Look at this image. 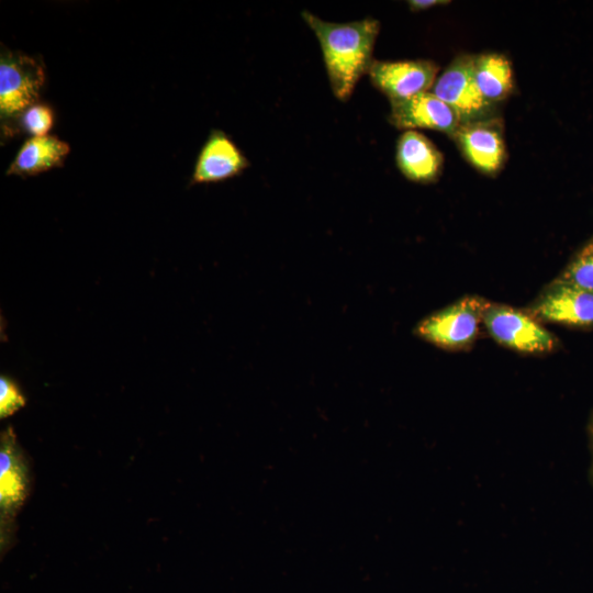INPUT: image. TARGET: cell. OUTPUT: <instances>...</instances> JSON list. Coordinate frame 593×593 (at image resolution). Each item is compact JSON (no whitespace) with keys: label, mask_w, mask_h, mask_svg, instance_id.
<instances>
[{"label":"cell","mask_w":593,"mask_h":593,"mask_svg":"<svg viewBox=\"0 0 593 593\" xmlns=\"http://www.w3.org/2000/svg\"><path fill=\"white\" fill-rule=\"evenodd\" d=\"M473 72L482 96L493 104L505 99L512 91V67L503 55L489 53L474 56Z\"/></svg>","instance_id":"5bb4252c"},{"label":"cell","mask_w":593,"mask_h":593,"mask_svg":"<svg viewBox=\"0 0 593 593\" xmlns=\"http://www.w3.org/2000/svg\"><path fill=\"white\" fill-rule=\"evenodd\" d=\"M249 160L223 131L213 128L197 157L191 183L220 182L240 175Z\"/></svg>","instance_id":"30bf717a"},{"label":"cell","mask_w":593,"mask_h":593,"mask_svg":"<svg viewBox=\"0 0 593 593\" xmlns=\"http://www.w3.org/2000/svg\"><path fill=\"white\" fill-rule=\"evenodd\" d=\"M448 3V1H440V0H412V1H409V7L412 11H422V10H426V9H429L432 7H435V5H439V4H446Z\"/></svg>","instance_id":"d6986e66"},{"label":"cell","mask_w":593,"mask_h":593,"mask_svg":"<svg viewBox=\"0 0 593 593\" xmlns=\"http://www.w3.org/2000/svg\"><path fill=\"white\" fill-rule=\"evenodd\" d=\"M474 56H457L437 77L432 92L459 116L461 125L493 119L494 104L479 90L473 72Z\"/></svg>","instance_id":"5b68a950"},{"label":"cell","mask_w":593,"mask_h":593,"mask_svg":"<svg viewBox=\"0 0 593 593\" xmlns=\"http://www.w3.org/2000/svg\"><path fill=\"white\" fill-rule=\"evenodd\" d=\"M395 160L400 171L411 181L428 183L440 175L443 156L425 135L409 130L396 142Z\"/></svg>","instance_id":"7c38bea8"},{"label":"cell","mask_w":593,"mask_h":593,"mask_svg":"<svg viewBox=\"0 0 593 593\" xmlns=\"http://www.w3.org/2000/svg\"><path fill=\"white\" fill-rule=\"evenodd\" d=\"M539 322L593 328V292L555 279L526 310Z\"/></svg>","instance_id":"8992f818"},{"label":"cell","mask_w":593,"mask_h":593,"mask_svg":"<svg viewBox=\"0 0 593 593\" xmlns=\"http://www.w3.org/2000/svg\"><path fill=\"white\" fill-rule=\"evenodd\" d=\"M482 321L497 344L516 353L545 355L559 347L558 338L526 310L488 301Z\"/></svg>","instance_id":"3957f363"},{"label":"cell","mask_w":593,"mask_h":593,"mask_svg":"<svg viewBox=\"0 0 593 593\" xmlns=\"http://www.w3.org/2000/svg\"><path fill=\"white\" fill-rule=\"evenodd\" d=\"M437 74V64L428 59L373 60L368 71L372 86L390 101L430 91Z\"/></svg>","instance_id":"52a82bcc"},{"label":"cell","mask_w":593,"mask_h":593,"mask_svg":"<svg viewBox=\"0 0 593 593\" xmlns=\"http://www.w3.org/2000/svg\"><path fill=\"white\" fill-rule=\"evenodd\" d=\"M70 153L68 143L55 135L29 137L9 165L8 176L32 177L63 167Z\"/></svg>","instance_id":"4fadbf2b"},{"label":"cell","mask_w":593,"mask_h":593,"mask_svg":"<svg viewBox=\"0 0 593 593\" xmlns=\"http://www.w3.org/2000/svg\"><path fill=\"white\" fill-rule=\"evenodd\" d=\"M304 22L314 32L333 94L340 101L349 100L356 85L368 74L380 23L372 18L335 23L320 19L304 10Z\"/></svg>","instance_id":"6da1fadb"},{"label":"cell","mask_w":593,"mask_h":593,"mask_svg":"<svg viewBox=\"0 0 593 593\" xmlns=\"http://www.w3.org/2000/svg\"><path fill=\"white\" fill-rule=\"evenodd\" d=\"M30 491V470L12 428L0 439L1 529L11 525Z\"/></svg>","instance_id":"9c48e42d"},{"label":"cell","mask_w":593,"mask_h":593,"mask_svg":"<svg viewBox=\"0 0 593 593\" xmlns=\"http://www.w3.org/2000/svg\"><path fill=\"white\" fill-rule=\"evenodd\" d=\"M488 301L467 295L421 321L415 334L446 350H465L478 338Z\"/></svg>","instance_id":"277c9868"},{"label":"cell","mask_w":593,"mask_h":593,"mask_svg":"<svg viewBox=\"0 0 593 593\" xmlns=\"http://www.w3.org/2000/svg\"><path fill=\"white\" fill-rule=\"evenodd\" d=\"M55 122L53 108L44 102H37L24 111L16 121V135L24 132L30 137L48 135Z\"/></svg>","instance_id":"2e32d148"},{"label":"cell","mask_w":593,"mask_h":593,"mask_svg":"<svg viewBox=\"0 0 593 593\" xmlns=\"http://www.w3.org/2000/svg\"><path fill=\"white\" fill-rule=\"evenodd\" d=\"M586 434H588V447H589V454H590L588 473H589L590 483L593 486V412L591 413L588 421Z\"/></svg>","instance_id":"ac0fdd59"},{"label":"cell","mask_w":593,"mask_h":593,"mask_svg":"<svg viewBox=\"0 0 593 593\" xmlns=\"http://www.w3.org/2000/svg\"><path fill=\"white\" fill-rule=\"evenodd\" d=\"M45 85V67L41 57L20 51L1 48L0 55V121L1 139L16 136L15 125L21 114L40 102Z\"/></svg>","instance_id":"7a4b0ae2"},{"label":"cell","mask_w":593,"mask_h":593,"mask_svg":"<svg viewBox=\"0 0 593 593\" xmlns=\"http://www.w3.org/2000/svg\"><path fill=\"white\" fill-rule=\"evenodd\" d=\"M455 138L467 160L481 172L493 175L502 167L505 145L495 120L463 124Z\"/></svg>","instance_id":"8fae6325"},{"label":"cell","mask_w":593,"mask_h":593,"mask_svg":"<svg viewBox=\"0 0 593 593\" xmlns=\"http://www.w3.org/2000/svg\"><path fill=\"white\" fill-rule=\"evenodd\" d=\"M389 121L406 131L427 128L455 137L461 122L457 113L432 91L390 101Z\"/></svg>","instance_id":"ba28073f"},{"label":"cell","mask_w":593,"mask_h":593,"mask_svg":"<svg viewBox=\"0 0 593 593\" xmlns=\"http://www.w3.org/2000/svg\"><path fill=\"white\" fill-rule=\"evenodd\" d=\"M25 405V398L9 378L0 379V417L5 418Z\"/></svg>","instance_id":"e0dca14e"},{"label":"cell","mask_w":593,"mask_h":593,"mask_svg":"<svg viewBox=\"0 0 593 593\" xmlns=\"http://www.w3.org/2000/svg\"><path fill=\"white\" fill-rule=\"evenodd\" d=\"M557 279L593 292V238L581 248Z\"/></svg>","instance_id":"9a60e30c"}]
</instances>
